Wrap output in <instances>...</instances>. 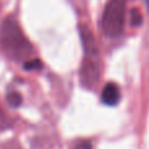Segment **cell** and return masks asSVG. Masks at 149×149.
<instances>
[{"instance_id": "cell-1", "label": "cell", "mask_w": 149, "mask_h": 149, "mask_svg": "<svg viewBox=\"0 0 149 149\" xmlns=\"http://www.w3.org/2000/svg\"><path fill=\"white\" fill-rule=\"evenodd\" d=\"M0 46L8 56L17 62L25 63L33 54V46L13 17L4 18L0 25Z\"/></svg>"}, {"instance_id": "cell-2", "label": "cell", "mask_w": 149, "mask_h": 149, "mask_svg": "<svg viewBox=\"0 0 149 149\" xmlns=\"http://www.w3.org/2000/svg\"><path fill=\"white\" fill-rule=\"evenodd\" d=\"M127 0H109L102 15V31L109 38H116L123 33Z\"/></svg>"}, {"instance_id": "cell-3", "label": "cell", "mask_w": 149, "mask_h": 149, "mask_svg": "<svg viewBox=\"0 0 149 149\" xmlns=\"http://www.w3.org/2000/svg\"><path fill=\"white\" fill-rule=\"evenodd\" d=\"M80 79L84 86L93 88L100 80V64L97 58L86 56L80 68Z\"/></svg>"}, {"instance_id": "cell-4", "label": "cell", "mask_w": 149, "mask_h": 149, "mask_svg": "<svg viewBox=\"0 0 149 149\" xmlns=\"http://www.w3.org/2000/svg\"><path fill=\"white\" fill-rule=\"evenodd\" d=\"M79 30H80V37H81V41H82V46H84L85 55L90 58H98V49L90 29L86 25H80Z\"/></svg>"}, {"instance_id": "cell-5", "label": "cell", "mask_w": 149, "mask_h": 149, "mask_svg": "<svg viewBox=\"0 0 149 149\" xmlns=\"http://www.w3.org/2000/svg\"><path fill=\"white\" fill-rule=\"evenodd\" d=\"M101 100L105 105L107 106H115L120 100V92L116 84L114 82H109L105 85L102 89V94H101Z\"/></svg>"}, {"instance_id": "cell-6", "label": "cell", "mask_w": 149, "mask_h": 149, "mask_svg": "<svg viewBox=\"0 0 149 149\" xmlns=\"http://www.w3.org/2000/svg\"><path fill=\"white\" fill-rule=\"evenodd\" d=\"M7 102L9 103L12 107H18V106L22 103V97H21L20 93L12 90V92H9L7 95Z\"/></svg>"}, {"instance_id": "cell-7", "label": "cell", "mask_w": 149, "mask_h": 149, "mask_svg": "<svg viewBox=\"0 0 149 149\" xmlns=\"http://www.w3.org/2000/svg\"><path fill=\"white\" fill-rule=\"evenodd\" d=\"M42 67H43V63L39 59H29L24 63V68L26 71H38L42 70Z\"/></svg>"}, {"instance_id": "cell-8", "label": "cell", "mask_w": 149, "mask_h": 149, "mask_svg": "<svg viewBox=\"0 0 149 149\" xmlns=\"http://www.w3.org/2000/svg\"><path fill=\"white\" fill-rule=\"evenodd\" d=\"M10 126H12V120H10L9 116L4 113V110L0 107V131L10 128Z\"/></svg>"}, {"instance_id": "cell-9", "label": "cell", "mask_w": 149, "mask_h": 149, "mask_svg": "<svg viewBox=\"0 0 149 149\" xmlns=\"http://www.w3.org/2000/svg\"><path fill=\"white\" fill-rule=\"evenodd\" d=\"M141 21H143L141 13H140L137 9H132V12H131V24L134 26H139V25H141Z\"/></svg>"}, {"instance_id": "cell-10", "label": "cell", "mask_w": 149, "mask_h": 149, "mask_svg": "<svg viewBox=\"0 0 149 149\" xmlns=\"http://www.w3.org/2000/svg\"><path fill=\"white\" fill-rule=\"evenodd\" d=\"M74 149H92V143L89 140H82V141L77 143Z\"/></svg>"}, {"instance_id": "cell-11", "label": "cell", "mask_w": 149, "mask_h": 149, "mask_svg": "<svg viewBox=\"0 0 149 149\" xmlns=\"http://www.w3.org/2000/svg\"><path fill=\"white\" fill-rule=\"evenodd\" d=\"M0 149H21V147L16 145L15 143H5V144L0 145Z\"/></svg>"}]
</instances>
